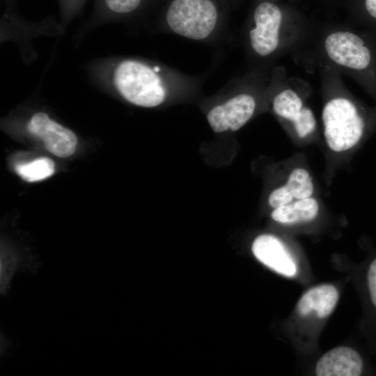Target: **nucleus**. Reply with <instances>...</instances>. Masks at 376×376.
I'll return each mask as SVG.
<instances>
[{
	"label": "nucleus",
	"mask_w": 376,
	"mask_h": 376,
	"mask_svg": "<svg viewBox=\"0 0 376 376\" xmlns=\"http://www.w3.org/2000/svg\"><path fill=\"white\" fill-rule=\"evenodd\" d=\"M308 69L330 68L353 79L376 101V34L352 24L315 25L294 54Z\"/></svg>",
	"instance_id": "obj_1"
},
{
	"label": "nucleus",
	"mask_w": 376,
	"mask_h": 376,
	"mask_svg": "<svg viewBox=\"0 0 376 376\" xmlns=\"http://www.w3.org/2000/svg\"><path fill=\"white\" fill-rule=\"evenodd\" d=\"M315 24L297 7L278 0H258L244 31V43L254 66H273L297 52Z\"/></svg>",
	"instance_id": "obj_2"
},
{
	"label": "nucleus",
	"mask_w": 376,
	"mask_h": 376,
	"mask_svg": "<svg viewBox=\"0 0 376 376\" xmlns=\"http://www.w3.org/2000/svg\"><path fill=\"white\" fill-rule=\"evenodd\" d=\"M116 91L130 104L153 108L194 95L200 80L162 63L139 58L118 61L111 72Z\"/></svg>",
	"instance_id": "obj_3"
},
{
	"label": "nucleus",
	"mask_w": 376,
	"mask_h": 376,
	"mask_svg": "<svg viewBox=\"0 0 376 376\" xmlns=\"http://www.w3.org/2000/svg\"><path fill=\"white\" fill-rule=\"evenodd\" d=\"M319 70L324 97L322 120L325 141L335 152L347 150L376 125V110L366 107L352 95L340 74L328 67Z\"/></svg>",
	"instance_id": "obj_4"
},
{
	"label": "nucleus",
	"mask_w": 376,
	"mask_h": 376,
	"mask_svg": "<svg viewBox=\"0 0 376 376\" xmlns=\"http://www.w3.org/2000/svg\"><path fill=\"white\" fill-rule=\"evenodd\" d=\"M272 68L273 66H253L228 81L207 102L205 116L214 132L238 131L260 107L269 103Z\"/></svg>",
	"instance_id": "obj_5"
},
{
	"label": "nucleus",
	"mask_w": 376,
	"mask_h": 376,
	"mask_svg": "<svg viewBox=\"0 0 376 376\" xmlns=\"http://www.w3.org/2000/svg\"><path fill=\"white\" fill-rule=\"evenodd\" d=\"M311 88L305 79L288 77L284 67H273L268 104L274 114L300 139L313 134L317 129L316 118L306 102Z\"/></svg>",
	"instance_id": "obj_6"
},
{
	"label": "nucleus",
	"mask_w": 376,
	"mask_h": 376,
	"mask_svg": "<svg viewBox=\"0 0 376 376\" xmlns=\"http://www.w3.org/2000/svg\"><path fill=\"white\" fill-rule=\"evenodd\" d=\"M164 23L170 32L201 42L214 38L221 24L212 0H173L166 10Z\"/></svg>",
	"instance_id": "obj_7"
},
{
	"label": "nucleus",
	"mask_w": 376,
	"mask_h": 376,
	"mask_svg": "<svg viewBox=\"0 0 376 376\" xmlns=\"http://www.w3.org/2000/svg\"><path fill=\"white\" fill-rule=\"evenodd\" d=\"M28 131L40 138L46 149L60 157L72 155L77 147V138L70 130L51 119L46 113H35L30 119Z\"/></svg>",
	"instance_id": "obj_8"
},
{
	"label": "nucleus",
	"mask_w": 376,
	"mask_h": 376,
	"mask_svg": "<svg viewBox=\"0 0 376 376\" xmlns=\"http://www.w3.org/2000/svg\"><path fill=\"white\" fill-rule=\"evenodd\" d=\"M251 251L261 263L287 277L297 273V265L282 242L270 234L260 235L252 243Z\"/></svg>",
	"instance_id": "obj_9"
},
{
	"label": "nucleus",
	"mask_w": 376,
	"mask_h": 376,
	"mask_svg": "<svg viewBox=\"0 0 376 376\" xmlns=\"http://www.w3.org/2000/svg\"><path fill=\"white\" fill-rule=\"evenodd\" d=\"M365 362L356 350L339 346L324 354L318 361V376H359L363 374Z\"/></svg>",
	"instance_id": "obj_10"
},
{
	"label": "nucleus",
	"mask_w": 376,
	"mask_h": 376,
	"mask_svg": "<svg viewBox=\"0 0 376 376\" xmlns=\"http://www.w3.org/2000/svg\"><path fill=\"white\" fill-rule=\"evenodd\" d=\"M313 192V184L308 172L298 168L291 172L285 185L270 193L268 203L274 209L290 203L293 198L299 200L309 198Z\"/></svg>",
	"instance_id": "obj_11"
},
{
	"label": "nucleus",
	"mask_w": 376,
	"mask_h": 376,
	"mask_svg": "<svg viewBox=\"0 0 376 376\" xmlns=\"http://www.w3.org/2000/svg\"><path fill=\"white\" fill-rule=\"evenodd\" d=\"M338 297V292L332 285L323 284L313 287L299 300L297 313L304 317L315 312L318 318H324L333 311Z\"/></svg>",
	"instance_id": "obj_12"
},
{
	"label": "nucleus",
	"mask_w": 376,
	"mask_h": 376,
	"mask_svg": "<svg viewBox=\"0 0 376 376\" xmlns=\"http://www.w3.org/2000/svg\"><path fill=\"white\" fill-rule=\"evenodd\" d=\"M318 211V201L309 197L274 208L271 217L281 224H293L314 219Z\"/></svg>",
	"instance_id": "obj_13"
},
{
	"label": "nucleus",
	"mask_w": 376,
	"mask_h": 376,
	"mask_svg": "<svg viewBox=\"0 0 376 376\" xmlns=\"http://www.w3.org/2000/svg\"><path fill=\"white\" fill-rule=\"evenodd\" d=\"M351 24L376 34V0H346Z\"/></svg>",
	"instance_id": "obj_14"
},
{
	"label": "nucleus",
	"mask_w": 376,
	"mask_h": 376,
	"mask_svg": "<svg viewBox=\"0 0 376 376\" xmlns=\"http://www.w3.org/2000/svg\"><path fill=\"white\" fill-rule=\"evenodd\" d=\"M146 0H96L98 15L105 17H120L137 13Z\"/></svg>",
	"instance_id": "obj_15"
},
{
	"label": "nucleus",
	"mask_w": 376,
	"mask_h": 376,
	"mask_svg": "<svg viewBox=\"0 0 376 376\" xmlns=\"http://www.w3.org/2000/svg\"><path fill=\"white\" fill-rule=\"evenodd\" d=\"M18 175L27 182L42 180L51 176L54 172V164L47 157H40L26 164L15 166Z\"/></svg>",
	"instance_id": "obj_16"
},
{
	"label": "nucleus",
	"mask_w": 376,
	"mask_h": 376,
	"mask_svg": "<svg viewBox=\"0 0 376 376\" xmlns=\"http://www.w3.org/2000/svg\"><path fill=\"white\" fill-rule=\"evenodd\" d=\"M365 286L370 308L376 313V256L366 266Z\"/></svg>",
	"instance_id": "obj_17"
},
{
	"label": "nucleus",
	"mask_w": 376,
	"mask_h": 376,
	"mask_svg": "<svg viewBox=\"0 0 376 376\" xmlns=\"http://www.w3.org/2000/svg\"><path fill=\"white\" fill-rule=\"evenodd\" d=\"M84 0H61V9L65 17L74 14L82 5Z\"/></svg>",
	"instance_id": "obj_18"
},
{
	"label": "nucleus",
	"mask_w": 376,
	"mask_h": 376,
	"mask_svg": "<svg viewBox=\"0 0 376 376\" xmlns=\"http://www.w3.org/2000/svg\"><path fill=\"white\" fill-rule=\"evenodd\" d=\"M324 1H329V0H324Z\"/></svg>",
	"instance_id": "obj_19"
},
{
	"label": "nucleus",
	"mask_w": 376,
	"mask_h": 376,
	"mask_svg": "<svg viewBox=\"0 0 376 376\" xmlns=\"http://www.w3.org/2000/svg\"><path fill=\"white\" fill-rule=\"evenodd\" d=\"M292 1H295V0H292Z\"/></svg>",
	"instance_id": "obj_20"
}]
</instances>
